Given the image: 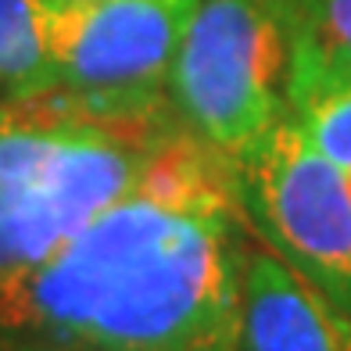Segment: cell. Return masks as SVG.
<instances>
[{
  "instance_id": "1",
  "label": "cell",
  "mask_w": 351,
  "mask_h": 351,
  "mask_svg": "<svg viewBox=\"0 0 351 351\" xmlns=\"http://www.w3.org/2000/svg\"><path fill=\"white\" fill-rule=\"evenodd\" d=\"M241 186L230 154L162 136L136 186L54 258L0 283V337L72 351H241Z\"/></svg>"
},
{
  "instance_id": "2",
  "label": "cell",
  "mask_w": 351,
  "mask_h": 351,
  "mask_svg": "<svg viewBox=\"0 0 351 351\" xmlns=\"http://www.w3.org/2000/svg\"><path fill=\"white\" fill-rule=\"evenodd\" d=\"M165 133L151 122H101L61 93L0 104V283L65 247L136 186Z\"/></svg>"
},
{
  "instance_id": "3",
  "label": "cell",
  "mask_w": 351,
  "mask_h": 351,
  "mask_svg": "<svg viewBox=\"0 0 351 351\" xmlns=\"http://www.w3.org/2000/svg\"><path fill=\"white\" fill-rule=\"evenodd\" d=\"M287 0H197L172 61L183 122L237 158L287 111Z\"/></svg>"
},
{
  "instance_id": "4",
  "label": "cell",
  "mask_w": 351,
  "mask_h": 351,
  "mask_svg": "<svg viewBox=\"0 0 351 351\" xmlns=\"http://www.w3.org/2000/svg\"><path fill=\"white\" fill-rule=\"evenodd\" d=\"M47 8L54 93L101 122H151L197 0H83Z\"/></svg>"
},
{
  "instance_id": "5",
  "label": "cell",
  "mask_w": 351,
  "mask_h": 351,
  "mask_svg": "<svg viewBox=\"0 0 351 351\" xmlns=\"http://www.w3.org/2000/svg\"><path fill=\"white\" fill-rule=\"evenodd\" d=\"M233 165L262 237L351 312V176L319 154L287 111Z\"/></svg>"
},
{
  "instance_id": "6",
  "label": "cell",
  "mask_w": 351,
  "mask_h": 351,
  "mask_svg": "<svg viewBox=\"0 0 351 351\" xmlns=\"http://www.w3.org/2000/svg\"><path fill=\"white\" fill-rule=\"evenodd\" d=\"M241 351H351V312L276 247L244 241Z\"/></svg>"
},
{
  "instance_id": "7",
  "label": "cell",
  "mask_w": 351,
  "mask_h": 351,
  "mask_svg": "<svg viewBox=\"0 0 351 351\" xmlns=\"http://www.w3.org/2000/svg\"><path fill=\"white\" fill-rule=\"evenodd\" d=\"M0 86L11 101L54 93V47L47 0H0Z\"/></svg>"
},
{
  "instance_id": "8",
  "label": "cell",
  "mask_w": 351,
  "mask_h": 351,
  "mask_svg": "<svg viewBox=\"0 0 351 351\" xmlns=\"http://www.w3.org/2000/svg\"><path fill=\"white\" fill-rule=\"evenodd\" d=\"M287 115L301 125L319 154L351 176V75L291 65Z\"/></svg>"
},
{
  "instance_id": "9",
  "label": "cell",
  "mask_w": 351,
  "mask_h": 351,
  "mask_svg": "<svg viewBox=\"0 0 351 351\" xmlns=\"http://www.w3.org/2000/svg\"><path fill=\"white\" fill-rule=\"evenodd\" d=\"M291 65L351 75V0H287Z\"/></svg>"
},
{
  "instance_id": "10",
  "label": "cell",
  "mask_w": 351,
  "mask_h": 351,
  "mask_svg": "<svg viewBox=\"0 0 351 351\" xmlns=\"http://www.w3.org/2000/svg\"><path fill=\"white\" fill-rule=\"evenodd\" d=\"M0 351H72V348H51V344H14V341H8Z\"/></svg>"
},
{
  "instance_id": "11",
  "label": "cell",
  "mask_w": 351,
  "mask_h": 351,
  "mask_svg": "<svg viewBox=\"0 0 351 351\" xmlns=\"http://www.w3.org/2000/svg\"><path fill=\"white\" fill-rule=\"evenodd\" d=\"M47 4H83V0H47Z\"/></svg>"
}]
</instances>
